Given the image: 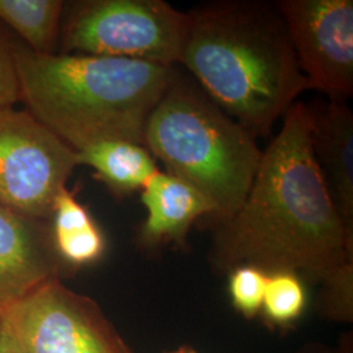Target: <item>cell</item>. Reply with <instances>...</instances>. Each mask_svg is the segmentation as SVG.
I'll list each match as a JSON object with an SVG mask.
<instances>
[{
    "label": "cell",
    "instance_id": "cell-1",
    "mask_svg": "<svg viewBox=\"0 0 353 353\" xmlns=\"http://www.w3.org/2000/svg\"><path fill=\"white\" fill-rule=\"evenodd\" d=\"M214 224L210 258L221 271L255 265L323 284L353 265V232L316 164L309 106L296 101L284 114L240 208Z\"/></svg>",
    "mask_w": 353,
    "mask_h": 353
},
{
    "label": "cell",
    "instance_id": "cell-2",
    "mask_svg": "<svg viewBox=\"0 0 353 353\" xmlns=\"http://www.w3.org/2000/svg\"><path fill=\"white\" fill-rule=\"evenodd\" d=\"M179 64L254 138L309 89L276 3L220 0L188 13Z\"/></svg>",
    "mask_w": 353,
    "mask_h": 353
},
{
    "label": "cell",
    "instance_id": "cell-3",
    "mask_svg": "<svg viewBox=\"0 0 353 353\" xmlns=\"http://www.w3.org/2000/svg\"><path fill=\"white\" fill-rule=\"evenodd\" d=\"M26 112L75 152L105 140L144 144L152 110L176 67L121 58L50 54L16 48Z\"/></svg>",
    "mask_w": 353,
    "mask_h": 353
},
{
    "label": "cell",
    "instance_id": "cell-4",
    "mask_svg": "<svg viewBox=\"0 0 353 353\" xmlns=\"http://www.w3.org/2000/svg\"><path fill=\"white\" fill-rule=\"evenodd\" d=\"M144 145L214 203V223L240 208L262 159L252 134L178 70L147 121Z\"/></svg>",
    "mask_w": 353,
    "mask_h": 353
},
{
    "label": "cell",
    "instance_id": "cell-5",
    "mask_svg": "<svg viewBox=\"0 0 353 353\" xmlns=\"http://www.w3.org/2000/svg\"><path fill=\"white\" fill-rule=\"evenodd\" d=\"M188 26V13L179 12L164 0L81 1L63 28V54L176 67Z\"/></svg>",
    "mask_w": 353,
    "mask_h": 353
},
{
    "label": "cell",
    "instance_id": "cell-6",
    "mask_svg": "<svg viewBox=\"0 0 353 353\" xmlns=\"http://www.w3.org/2000/svg\"><path fill=\"white\" fill-rule=\"evenodd\" d=\"M0 319L26 353H131L99 306L57 276L0 307Z\"/></svg>",
    "mask_w": 353,
    "mask_h": 353
},
{
    "label": "cell",
    "instance_id": "cell-7",
    "mask_svg": "<svg viewBox=\"0 0 353 353\" xmlns=\"http://www.w3.org/2000/svg\"><path fill=\"white\" fill-rule=\"evenodd\" d=\"M77 165V153L29 112L0 109V205L49 220Z\"/></svg>",
    "mask_w": 353,
    "mask_h": 353
},
{
    "label": "cell",
    "instance_id": "cell-8",
    "mask_svg": "<svg viewBox=\"0 0 353 353\" xmlns=\"http://www.w3.org/2000/svg\"><path fill=\"white\" fill-rule=\"evenodd\" d=\"M309 89L332 101L353 93L352 0L275 1Z\"/></svg>",
    "mask_w": 353,
    "mask_h": 353
},
{
    "label": "cell",
    "instance_id": "cell-9",
    "mask_svg": "<svg viewBox=\"0 0 353 353\" xmlns=\"http://www.w3.org/2000/svg\"><path fill=\"white\" fill-rule=\"evenodd\" d=\"M140 194L147 216L138 240L148 252L170 243L183 248L194 223L217 216L216 205L203 192L168 172L157 170Z\"/></svg>",
    "mask_w": 353,
    "mask_h": 353
},
{
    "label": "cell",
    "instance_id": "cell-10",
    "mask_svg": "<svg viewBox=\"0 0 353 353\" xmlns=\"http://www.w3.org/2000/svg\"><path fill=\"white\" fill-rule=\"evenodd\" d=\"M316 164L345 227L353 232V114L343 101L310 108Z\"/></svg>",
    "mask_w": 353,
    "mask_h": 353
},
{
    "label": "cell",
    "instance_id": "cell-11",
    "mask_svg": "<svg viewBox=\"0 0 353 353\" xmlns=\"http://www.w3.org/2000/svg\"><path fill=\"white\" fill-rule=\"evenodd\" d=\"M38 225L0 205V307L55 276Z\"/></svg>",
    "mask_w": 353,
    "mask_h": 353
},
{
    "label": "cell",
    "instance_id": "cell-12",
    "mask_svg": "<svg viewBox=\"0 0 353 353\" xmlns=\"http://www.w3.org/2000/svg\"><path fill=\"white\" fill-rule=\"evenodd\" d=\"M76 153L79 165L90 166L117 196L140 191L159 170L150 150L130 140H105Z\"/></svg>",
    "mask_w": 353,
    "mask_h": 353
},
{
    "label": "cell",
    "instance_id": "cell-13",
    "mask_svg": "<svg viewBox=\"0 0 353 353\" xmlns=\"http://www.w3.org/2000/svg\"><path fill=\"white\" fill-rule=\"evenodd\" d=\"M51 220L54 248L65 263L83 267L101 258L105 237L88 210L67 188L55 199Z\"/></svg>",
    "mask_w": 353,
    "mask_h": 353
},
{
    "label": "cell",
    "instance_id": "cell-14",
    "mask_svg": "<svg viewBox=\"0 0 353 353\" xmlns=\"http://www.w3.org/2000/svg\"><path fill=\"white\" fill-rule=\"evenodd\" d=\"M63 10L61 0H0V21L26 41L28 50L50 55L57 50Z\"/></svg>",
    "mask_w": 353,
    "mask_h": 353
},
{
    "label": "cell",
    "instance_id": "cell-15",
    "mask_svg": "<svg viewBox=\"0 0 353 353\" xmlns=\"http://www.w3.org/2000/svg\"><path fill=\"white\" fill-rule=\"evenodd\" d=\"M307 303V292L301 278L290 271L267 274L262 313L278 327H287L303 316Z\"/></svg>",
    "mask_w": 353,
    "mask_h": 353
},
{
    "label": "cell",
    "instance_id": "cell-16",
    "mask_svg": "<svg viewBox=\"0 0 353 353\" xmlns=\"http://www.w3.org/2000/svg\"><path fill=\"white\" fill-rule=\"evenodd\" d=\"M228 274V292L233 307L248 319L258 316L263 305L267 272L255 265H242Z\"/></svg>",
    "mask_w": 353,
    "mask_h": 353
},
{
    "label": "cell",
    "instance_id": "cell-17",
    "mask_svg": "<svg viewBox=\"0 0 353 353\" xmlns=\"http://www.w3.org/2000/svg\"><path fill=\"white\" fill-rule=\"evenodd\" d=\"M321 303L328 316L352 318L353 265H347L322 284Z\"/></svg>",
    "mask_w": 353,
    "mask_h": 353
},
{
    "label": "cell",
    "instance_id": "cell-18",
    "mask_svg": "<svg viewBox=\"0 0 353 353\" xmlns=\"http://www.w3.org/2000/svg\"><path fill=\"white\" fill-rule=\"evenodd\" d=\"M14 52L16 48L0 34V109L13 108L20 100Z\"/></svg>",
    "mask_w": 353,
    "mask_h": 353
},
{
    "label": "cell",
    "instance_id": "cell-19",
    "mask_svg": "<svg viewBox=\"0 0 353 353\" xmlns=\"http://www.w3.org/2000/svg\"><path fill=\"white\" fill-rule=\"evenodd\" d=\"M0 353H26L12 338L1 330L0 332Z\"/></svg>",
    "mask_w": 353,
    "mask_h": 353
},
{
    "label": "cell",
    "instance_id": "cell-20",
    "mask_svg": "<svg viewBox=\"0 0 353 353\" xmlns=\"http://www.w3.org/2000/svg\"><path fill=\"white\" fill-rule=\"evenodd\" d=\"M300 353H338L334 352V351H331V350H328V348H325V347H319V345H316V347H312V348H309L307 351H303V352Z\"/></svg>",
    "mask_w": 353,
    "mask_h": 353
},
{
    "label": "cell",
    "instance_id": "cell-21",
    "mask_svg": "<svg viewBox=\"0 0 353 353\" xmlns=\"http://www.w3.org/2000/svg\"><path fill=\"white\" fill-rule=\"evenodd\" d=\"M169 353H196L192 348H189V347H181V348H178L176 351H173V352Z\"/></svg>",
    "mask_w": 353,
    "mask_h": 353
},
{
    "label": "cell",
    "instance_id": "cell-22",
    "mask_svg": "<svg viewBox=\"0 0 353 353\" xmlns=\"http://www.w3.org/2000/svg\"><path fill=\"white\" fill-rule=\"evenodd\" d=\"M0 332H1V319H0Z\"/></svg>",
    "mask_w": 353,
    "mask_h": 353
}]
</instances>
